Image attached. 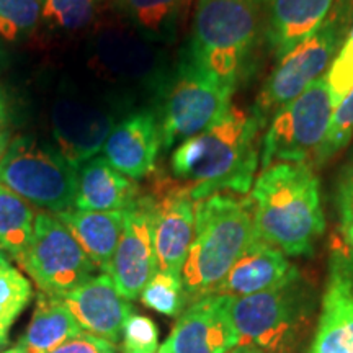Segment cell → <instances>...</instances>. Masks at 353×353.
<instances>
[{"label":"cell","instance_id":"cell-1","mask_svg":"<svg viewBox=\"0 0 353 353\" xmlns=\"http://www.w3.org/2000/svg\"><path fill=\"white\" fill-rule=\"evenodd\" d=\"M254 114L231 107L214 125L176 145L170 165L193 201L205 200L223 190L249 193L259 165Z\"/></svg>","mask_w":353,"mask_h":353},{"label":"cell","instance_id":"cell-2","mask_svg":"<svg viewBox=\"0 0 353 353\" xmlns=\"http://www.w3.org/2000/svg\"><path fill=\"white\" fill-rule=\"evenodd\" d=\"M255 232L285 255H311L325 231L321 183L304 162H275L250 190Z\"/></svg>","mask_w":353,"mask_h":353},{"label":"cell","instance_id":"cell-3","mask_svg":"<svg viewBox=\"0 0 353 353\" xmlns=\"http://www.w3.org/2000/svg\"><path fill=\"white\" fill-rule=\"evenodd\" d=\"M257 232L250 201L214 193L195 203V236L182 268L188 304L213 294Z\"/></svg>","mask_w":353,"mask_h":353},{"label":"cell","instance_id":"cell-4","mask_svg":"<svg viewBox=\"0 0 353 353\" xmlns=\"http://www.w3.org/2000/svg\"><path fill=\"white\" fill-rule=\"evenodd\" d=\"M267 0H198L188 57L236 90L265 33Z\"/></svg>","mask_w":353,"mask_h":353},{"label":"cell","instance_id":"cell-5","mask_svg":"<svg viewBox=\"0 0 353 353\" xmlns=\"http://www.w3.org/2000/svg\"><path fill=\"white\" fill-rule=\"evenodd\" d=\"M312 309L314 299L299 275L262 293L231 298L229 304L241 345L262 352L296 353Z\"/></svg>","mask_w":353,"mask_h":353},{"label":"cell","instance_id":"cell-6","mask_svg":"<svg viewBox=\"0 0 353 353\" xmlns=\"http://www.w3.org/2000/svg\"><path fill=\"white\" fill-rule=\"evenodd\" d=\"M0 183L37 208L57 214L74 208L77 169L52 145L20 136L0 157Z\"/></svg>","mask_w":353,"mask_h":353},{"label":"cell","instance_id":"cell-7","mask_svg":"<svg viewBox=\"0 0 353 353\" xmlns=\"http://www.w3.org/2000/svg\"><path fill=\"white\" fill-rule=\"evenodd\" d=\"M232 88L185 56L170 79L157 117L162 148L169 151L175 144L208 130L232 107Z\"/></svg>","mask_w":353,"mask_h":353},{"label":"cell","instance_id":"cell-8","mask_svg":"<svg viewBox=\"0 0 353 353\" xmlns=\"http://www.w3.org/2000/svg\"><path fill=\"white\" fill-rule=\"evenodd\" d=\"M334 112L325 77L317 79L270 120L260 159L263 169L276 161L304 164L312 161L314 164L327 138Z\"/></svg>","mask_w":353,"mask_h":353},{"label":"cell","instance_id":"cell-9","mask_svg":"<svg viewBox=\"0 0 353 353\" xmlns=\"http://www.w3.org/2000/svg\"><path fill=\"white\" fill-rule=\"evenodd\" d=\"M343 25L345 21L335 13L332 20L325 21L312 37L296 44L278 61L254 103L252 114L260 130L267 126L281 108L322 77L325 69L332 64L339 44L342 46Z\"/></svg>","mask_w":353,"mask_h":353},{"label":"cell","instance_id":"cell-10","mask_svg":"<svg viewBox=\"0 0 353 353\" xmlns=\"http://www.w3.org/2000/svg\"><path fill=\"white\" fill-rule=\"evenodd\" d=\"M21 267L43 293L63 296L94 278L97 265L56 216L39 211Z\"/></svg>","mask_w":353,"mask_h":353},{"label":"cell","instance_id":"cell-11","mask_svg":"<svg viewBox=\"0 0 353 353\" xmlns=\"http://www.w3.org/2000/svg\"><path fill=\"white\" fill-rule=\"evenodd\" d=\"M157 272L152 239V198L139 196L125 211L123 232L114 250L108 275L128 301L139 298L141 291Z\"/></svg>","mask_w":353,"mask_h":353},{"label":"cell","instance_id":"cell-12","mask_svg":"<svg viewBox=\"0 0 353 353\" xmlns=\"http://www.w3.org/2000/svg\"><path fill=\"white\" fill-rule=\"evenodd\" d=\"M231 296L208 294L190 303L169 335L174 353H229L241 345L229 312Z\"/></svg>","mask_w":353,"mask_h":353},{"label":"cell","instance_id":"cell-13","mask_svg":"<svg viewBox=\"0 0 353 353\" xmlns=\"http://www.w3.org/2000/svg\"><path fill=\"white\" fill-rule=\"evenodd\" d=\"M307 353H353V273L342 245L334 247L316 332Z\"/></svg>","mask_w":353,"mask_h":353},{"label":"cell","instance_id":"cell-14","mask_svg":"<svg viewBox=\"0 0 353 353\" xmlns=\"http://www.w3.org/2000/svg\"><path fill=\"white\" fill-rule=\"evenodd\" d=\"M57 151L76 169L94 159L112 134L114 114L83 100L59 99L51 113Z\"/></svg>","mask_w":353,"mask_h":353},{"label":"cell","instance_id":"cell-15","mask_svg":"<svg viewBox=\"0 0 353 353\" xmlns=\"http://www.w3.org/2000/svg\"><path fill=\"white\" fill-rule=\"evenodd\" d=\"M152 198V239L157 272L182 278L190 245L195 236V203L183 187L161 190Z\"/></svg>","mask_w":353,"mask_h":353},{"label":"cell","instance_id":"cell-16","mask_svg":"<svg viewBox=\"0 0 353 353\" xmlns=\"http://www.w3.org/2000/svg\"><path fill=\"white\" fill-rule=\"evenodd\" d=\"M83 332L117 345L125 322L134 309L120 294L108 273H100L79 288L59 296Z\"/></svg>","mask_w":353,"mask_h":353},{"label":"cell","instance_id":"cell-17","mask_svg":"<svg viewBox=\"0 0 353 353\" xmlns=\"http://www.w3.org/2000/svg\"><path fill=\"white\" fill-rule=\"evenodd\" d=\"M162 136L156 113H132L113 128L105 143L103 157L114 169L132 180H141L156 167Z\"/></svg>","mask_w":353,"mask_h":353},{"label":"cell","instance_id":"cell-18","mask_svg":"<svg viewBox=\"0 0 353 353\" xmlns=\"http://www.w3.org/2000/svg\"><path fill=\"white\" fill-rule=\"evenodd\" d=\"M299 275L298 268L280 249L257 236L236 260L213 294L241 298L280 286Z\"/></svg>","mask_w":353,"mask_h":353},{"label":"cell","instance_id":"cell-19","mask_svg":"<svg viewBox=\"0 0 353 353\" xmlns=\"http://www.w3.org/2000/svg\"><path fill=\"white\" fill-rule=\"evenodd\" d=\"M335 0H267L265 37L278 59L327 21Z\"/></svg>","mask_w":353,"mask_h":353},{"label":"cell","instance_id":"cell-20","mask_svg":"<svg viewBox=\"0 0 353 353\" xmlns=\"http://www.w3.org/2000/svg\"><path fill=\"white\" fill-rule=\"evenodd\" d=\"M136 180L118 172L103 156L87 161L77 169L74 208L82 211H121L138 200Z\"/></svg>","mask_w":353,"mask_h":353},{"label":"cell","instance_id":"cell-21","mask_svg":"<svg viewBox=\"0 0 353 353\" xmlns=\"http://www.w3.org/2000/svg\"><path fill=\"white\" fill-rule=\"evenodd\" d=\"M125 211H82L72 208L54 216L69 229L97 268L108 273L123 232Z\"/></svg>","mask_w":353,"mask_h":353},{"label":"cell","instance_id":"cell-22","mask_svg":"<svg viewBox=\"0 0 353 353\" xmlns=\"http://www.w3.org/2000/svg\"><path fill=\"white\" fill-rule=\"evenodd\" d=\"M83 330L63 299L39 293L28 329L21 335L19 345L25 353H51L61 343L76 337Z\"/></svg>","mask_w":353,"mask_h":353},{"label":"cell","instance_id":"cell-23","mask_svg":"<svg viewBox=\"0 0 353 353\" xmlns=\"http://www.w3.org/2000/svg\"><path fill=\"white\" fill-rule=\"evenodd\" d=\"M34 218L28 201L0 183V249L20 265L32 244Z\"/></svg>","mask_w":353,"mask_h":353},{"label":"cell","instance_id":"cell-24","mask_svg":"<svg viewBox=\"0 0 353 353\" xmlns=\"http://www.w3.org/2000/svg\"><path fill=\"white\" fill-rule=\"evenodd\" d=\"M185 0H118L117 7L141 34L154 41L174 38Z\"/></svg>","mask_w":353,"mask_h":353},{"label":"cell","instance_id":"cell-25","mask_svg":"<svg viewBox=\"0 0 353 353\" xmlns=\"http://www.w3.org/2000/svg\"><path fill=\"white\" fill-rule=\"evenodd\" d=\"M33 296V288L19 270L0 267V347L7 345L12 325Z\"/></svg>","mask_w":353,"mask_h":353},{"label":"cell","instance_id":"cell-26","mask_svg":"<svg viewBox=\"0 0 353 353\" xmlns=\"http://www.w3.org/2000/svg\"><path fill=\"white\" fill-rule=\"evenodd\" d=\"M141 303L159 314L179 317L188 306L182 278L170 273L156 272L139 294Z\"/></svg>","mask_w":353,"mask_h":353},{"label":"cell","instance_id":"cell-27","mask_svg":"<svg viewBox=\"0 0 353 353\" xmlns=\"http://www.w3.org/2000/svg\"><path fill=\"white\" fill-rule=\"evenodd\" d=\"M100 0H41V20L52 30L76 32L95 19Z\"/></svg>","mask_w":353,"mask_h":353},{"label":"cell","instance_id":"cell-28","mask_svg":"<svg viewBox=\"0 0 353 353\" xmlns=\"http://www.w3.org/2000/svg\"><path fill=\"white\" fill-rule=\"evenodd\" d=\"M41 20V0H0V38H28Z\"/></svg>","mask_w":353,"mask_h":353},{"label":"cell","instance_id":"cell-29","mask_svg":"<svg viewBox=\"0 0 353 353\" xmlns=\"http://www.w3.org/2000/svg\"><path fill=\"white\" fill-rule=\"evenodd\" d=\"M324 77L334 107L337 108L353 88V25L347 38L343 39L341 50L335 54L332 64L329 65L327 76Z\"/></svg>","mask_w":353,"mask_h":353},{"label":"cell","instance_id":"cell-30","mask_svg":"<svg viewBox=\"0 0 353 353\" xmlns=\"http://www.w3.org/2000/svg\"><path fill=\"white\" fill-rule=\"evenodd\" d=\"M353 136V88L347 99L335 108L327 138L317 154L314 165H322L350 143Z\"/></svg>","mask_w":353,"mask_h":353},{"label":"cell","instance_id":"cell-31","mask_svg":"<svg viewBox=\"0 0 353 353\" xmlns=\"http://www.w3.org/2000/svg\"><path fill=\"white\" fill-rule=\"evenodd\" d=\"M121 353H157L159 329L151 317L132 311L123 327Z\"/></svg>","mask_w":353,"mask_h":353},{"label":"cell","instance_id":"cell-32","mask_svg":"<svg viewBox=\"0 0 353 353\" xmlns=\"http://www.w3.org/2000/svg\"><path fill=\"white\" fill-rule=\"evenodd\" d=\"M117 347L112 342L95 337V335L81 332L76 337L69 339L51 353H114Z\"/></svg>","mask_w":353,"mask_h":353},{"label":"cell","instance_id":"cell-33","mask_svg":"<svg viewBox=\"0 0 353 353\" xmlns=\"http://www.w3.org/2000/svg\"><path fill=\"white\" fill-rule=\"evenodd\" d=\"M337 208L342 228L353 224V165L342 172L337 187Z\"/></svg>","mask_w":353,"mask_h":353},{"label":"cell","instance_id":"cell-34","mask_svg":"<svg viewBox=\"0 0 353 353\" xmlns=\"http://www.w3.org/2000/svg\"><path fill=\"white\" fill-rule=\"evenodd\" d=\"M342 236H343V244L341 245L343 249V254H345L347 257V262L350 265V270L353 273V224L352 226L342 228Z\"/></svg>","mask_w":353,"mask_h":353},{"label":"cell","instance_id":"cell-35","mask_svg":"<svg viewBox=\"0 0 353 353\" xmlns=\"http://www.w3.org/2000/svg\"><path fill=\"white\" fill-rule=\"evenodd\" d=\"M8 148V134L6 131H0V157L3 156V152L7 151Z\"/></svg>","mask_w":353,"mask_h":353},{"label":"cell","instance_id":"cell-36","mask_svg":"<svg viewBox=\"0 0 353 353\" xmlns=\"http://www.w3.org/2000/svg\"><path fill=\"white\" fill-rule=\"evenodd\" d=\"M7 120V108H6V101H3L2 97H0V131H2V126L6 125Z\"/></svg>","mask_w":353,"mask_h":353},{"label":"cell","instance_id":"cell-37","mask_svg":"<svg viewBox=\"0 0 353 353\" xmlns=\"http://www.w3.org/2000/svg\"><path fill=\"white\" fill-rule=\"evenodd\" d=\"M229 353H259V348H255L252 345H239Z\"/></svg>","mask_w":353,"mask_h":353},{"label":"cell","instance_id":"cell-38","mask_svg":"<svg viewBox=\"0 0 353 353\" xmlns=\"http://www.w3.org/2000/svg\"><path fill=\"white\" fill-rule=\"evenodd\" d=\"M157 353H174V350H172V345H170L169 339H167V341H165L164 343H162L161 347H159Z\"/></svg>","mask_w":353,"mask_h":353},{"label":"cell","instance_id":"cell-39","mask_svg":"<svg viewBox=\"0 0 353 353\" xmlns=\"http://www.w3.org/2000/svg\"><path fill=\"white\" fill-rule=\"evenodd\" d=\"M2 353H25V352H23V350H21V348H20L19 345H15V347L8 348V350H6V352H2Z\"/></svg>","mask_w":353,"mask_h":353},{"label":"cell","instance_id":"cell-40","mask_svg":"<svg viewBox=\"0 0 353 353\" xmlns=\"http://www.w3.org/2000/svg\"><path fill=\"white\" fill-rule=\"evenodd\" d=\"M7 265H10V263H8V262H7V259L3 257L2 254H0V267H7Z\"/></svg>","mask_w":353,"mask_h":353},{"label":"cell","instance_id":"cell-41","mask_svg":"<svg viewBox=\"0 0 353 353\" xmlns=\"http://www.w3.org/2000/svg\"><path fill=\"white\" fill-rule=\"evenodd\" d=\"M259 353H288V352H262V350H259Z\"/></svg>","mask_w":353,"mask_h":353}]
</instances>
